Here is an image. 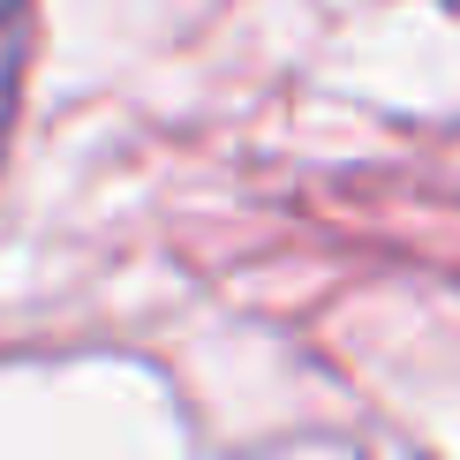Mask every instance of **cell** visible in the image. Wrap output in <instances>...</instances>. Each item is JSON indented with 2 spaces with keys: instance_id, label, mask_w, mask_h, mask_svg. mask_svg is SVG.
Segmentation results:
<instances>
[{
  "instance_id": "6da1fadb",
  "label": "cell",
  "mask_w": 460,
  "mask_h": 460,
  "mask_svg": "<svg viewBox=\"0 0 460 460\" xmlns=\"http://www.w3.org/2000/svg\"><path fill=\"white\" fill-rule=\"evenodd\" d=\"M23 53H31V0H0V151H8V121L23 99Z\"/></svg>"
}]
</instances>
